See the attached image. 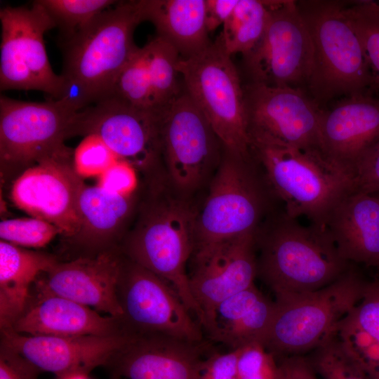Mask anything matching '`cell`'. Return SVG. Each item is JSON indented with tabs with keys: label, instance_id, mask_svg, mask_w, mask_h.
<instances>
[{
	"label": "cell",
	"instance_id": "38",
	"mask_svg": "<svg viewBox=\"0 0 379 379\" xmlns=\"http://www.w3.org/2000/svg\"><path fill=\"white\" fill-rule=\"evenodd\" d=\"M347 317L379 345V279L367 281L361 299Z\"/></svg>",
	"mask_w": 379,
	"mask_h": 379
},
{
	"label": "cell",
	"instance_id": "33",
	"mask_svg": "<svg viewBox=\"0 0 379 379\" xmlns=\"http://www.w3.org/2000/svg\"><path fill=\"white\" fill-rule=\"evenodd\" d=\"M322 379H371L336 333L305 355Z\"/></svg>",
	"mask_w": 379,
	"mask_h": 379
},
{
	"label": "cell",
	"instance_id": "36",
	"mask_svg": "<svg viewBox=\"0 0 379 379\" xmlns=\"http://www.w3.org/2000/svg\"><path fill=\"white\" fill-rule=\"evenodd\" d=\"M119 159L96 134L84 137L73 152V166L81 178L99 176Z\"/></svg>",
	"mask_w": 379,
	"mask_h": 379
},
{
	"label": "cell",
	"instance_id": "10",
	"mask_svg": "<svg viewBox=\"0 0 379 379\" xmlns=\"http://www.w3.org/2000/svg\"><path fill=\"white\" fill-rule=\"evenodd\" d=\"M79 111L65 99L27 102L0 98V163L4 175H20L68 148Z\"/></svg>",
	"mask_w": 379,
	"mask_h": 379
},
{
	"label": "cell",
	"instance_id": "3",
	"mask_svg": "<svg viewBox=\"0 0 379 379\" xmlns=\"http://www.w3.org/2000/svg\"><path fill=\"white\" fill-rule=\"evenodd\" d=\"M142 22L141 0L118 1L64 43L61 98L81 111L109 96L137 48L133 33Z\"/></svg>",
	"mask_w": 379,
	"mask_h": 379
},
{
	"label": "cell",
	"instance_id": "4",
	"mask_svg": "<svg viewBox=\"0 0 379 379\" xmlns=\"http://www.w3.org/2000/svg\"><path fill=\"white\" fill-rule=\"evenodd\" d=\"M249 137L251 154L286 213L326 226L335 207L352 192L350 178L320 154L260 135Z\"/></svg>",
	"mask_w": 379,
	"mask_h": 379
},
{
	"label": "cell",
	"instance_id": "1",
	"mask_svg": "<svg viewBox=\"0 0 379 379\" xmlns=\"http://www.w3.org/2000/svg\"><path fill=\"white\" fill-rule=\"evenodd\" d=\"M135 223L119 248L130 260L166 281L197 317L187 267L194 248L198 205L176 190L166 175L145 180Z\"/></svg>",
	"mask_w": 379,
	"mask_h": 379
},
{
	"label": "cell",
	"instance_id": "5",
	"mask_svg": "<svg viewBox=\"0 0 379 379\" xmlns=\"http://www.w3.org/2000/svg\"><path fill=\"white\" fill-rule=\"evenodd\" d=\"M198 206L194 248L255 232L279 201L259 164L225 149Z\"/></svg>",
	"mask_w": 379,
	"mask_h": 379
},
{
	"label": "cell",
	"instance_id": "18",
	"mask_svg": "<svg viewBox=\"0 0 379 379\" xmlns=\"http://www.w3.org/2000/svg\"><path fill=\"white\" fill-rule=\"evenodd\" d=\"M134 335L128 332L111 335H29L5 329L1 330V345L19 354L41 372L58 377L89 374L98 366H107Z\"/></svg>",
	"mask_w": 379,
	"mask_h": 379
},
{
	"label": "cell",
	"instance_id": "25",
	"mask_svg": "<svg viewBox=\"0 0 379 379\" xmlns=\"http://www.w3.org/2000/svg\"><path fill=\"white\" fill-rule=\"evenodd\" d=\"M276 310L255 285L218 305L202 324L209 338L237 350L253 343L262 344Z\"/></svg>",
	"mask_w": 379,
	"mask_h": 379
},
{
	"label": "cell",
	"instance_id": "23",
	"mask_svg": "<svg viewBox=\"0 0 379 379\" xmlns=\"http://www.w3.org/2000/svg\"><path fill=\"white\" fill-rule=\"evenodd\" d=\"M326 227L345 260L379 268V195L350 192L333 209Z\"/></svg>",
	"mask_w": 379,
	"mask_h": 379
},
{
	"label": "cell",
	"instance_id": "41",
	"mask_svg": "<svg viewBox=\"0 0 379 379\" xmlns=\"http://www.w3.org/2000/svg\"><path fill=\"white\" fill-rule=\"evenodd\" d=\"M238 354L239 349L204 354L199 367L198 379H239Z\"/></svg>",
	"mask_w": 379,
	"mask_h": 379
},
{
	"label": "cell",
	"instance_id": "46",
	"mask_svg": "<svg viewBox=\"0 0 379 379\" xmlns=\"http://www.w3.org/2000/svg\"><path fill=\"white\" fill-rule=\"evenodd\" d=\"M111 379H121L119 378H117V377H115V376H112V378Z\"/></svg>",
	"mask_w": 379,
	"mask_h": 379
},
{
	"label": "cell",
	"instance_id": "8",
	"mask_svg": "<svg viewBox=\"0 0 379 379\" xmlns=\"http://www.w3.org/2000/svg\"><path fill=\"white\" fill-rule=\"evenodd\" d=\"M183 88L207 119L225 149L251 155L244 86L232 56L217 39L201 53L180 58Z\"/></svg>",
	"mask_w": 379,
	"mask_h": 379
},
{
	"label": "cell",
	"instance_id": "35",
	"mask_svg": "<svg viewBox=\"0 0 379 379\" xmlns=\"http://www.w3.org/2000/svg\"><path fill=\"white\" fill-rule=\"evenodd\" d=\"M337 335L371 379H379V345L347 316L340 323Z\"/></svg>",
	"mask_w": 379,
	"mask_h": 379
},
{
	"label": "cell",
	"instance_id": "2",
	"mask_svg": "<svg viewBox=\"0 0 379 379\" xmlns=\"http://www.w3.org/2000/svg\"><path fill=\"white\" fill-rule=\"evenodd\" d=\"M255 238L257 277L275 301L324 288L352 265L339 253L326 226L302 225L283 207L266 217Z\"/></svg>",
	"mask_w": 379,
	"mask_h": 379
},
{
	"label": "cell",
	"instance_id": "15",
	"mask_svg": "<svg viewBox=\"0 0 379 379\" xmlns=\"http://www.w3.org/2000/svg\"><path fill=\"white\" fill-rule=\"evenodd\" d=\"M248 133L321 154L323 108L302 89L248 82L244 86ZM322 157V156H321Z\"/></svg>",
	"mask_w": 379,
	"mask_h": 379
},
{
	"label": "cell",
	"instance_id": "39",
	"mask_svg": "<svg viewBox=\"0 0 379 379\" xmlns=\"http://www.w3.org/2000/svg\"><path fill=\"white\" fill-rule=\"evenodd\" d=\"M352 182L354 192L379 195V138L357 161Z\"/></svg>",
	"mask_w": 379,
	"mask_h": 379
},
{
	"label": "cell",
	"instance_id": "43",
	"mask_svg": "<svg viewBox=\"0 0 379 379\" xmlns=\"http://www.w3.org/2000/svg\"><path fill=\"white\" fill-rule=\"evenodd\" d=\"M277 379H319L305 355H293L277 359Z\"/></svg>",
	"mask_w": 379,
	"mask_h": 379
},
{
	"label": "cell",
	"instance_id": "24",
	"mask_svg": "<svg viewBox=\"0 0 379 379\" xmlns=\"http://www.w3.org/2000/svg\"><path fill=\"white\" fill-rule=\"evenodd\" d=\"M139 201L136 192L119 195L85 185L79 199L80 229L72 242L85 250L86 255L119 247Z\"/></svg>",
	"mask_w": 379,
	"mask_h": 379
},
{
	"label": "cell",
	"instance_id": "16",
	"mask_svg": "<svg viewBox=\"0 0 379 379\" xmlns=\"http://www.w3.org/2000/svg\"><path fill=\"white\" fill-rule=\"evenodd\" d=\"M84 185L68 147L19 175L12 186L11 199L20 209L52 223L71 239L80 229L79 199Z\"/></svg>",
	"mask_w": 379,
	"mask_h": 379
},
{
	"label": "cell",
	"instance_id": "28",
	"mask_svg": "<svg viewBox=\"0 0 379 379\" xmlns=\"http://www.w3.org/2000/svg\"><path fill=\"white\" fill-rule=\"evenodd\" d=\"M270 15L267 1L238 0L218 36L226 52L246 55L260 40Z\"/></svg>",
	"mask_w": 379,
	"mask_h": 379
},
{
	"label": "cell",
	"instance_id": "22",
	"mask_svg": "<svg viewBox=\"0 0 379 379\" xmlns=\"http://www.w3.org/2000/svg\"><path fill=\"white\" fill-rule=\"evenodd\" d=\"M206 350L204 343L135 335L107 366L119 378L198 379Z\"/></svg>",
	"mask_w": 379,
	"mask_h": 379
},
{
	"label": "cell",
	"instance_id": "11",
	"mask_svg": "<svg viewBox=\"0 0 379 379\" xmlns=\"http://www.w3.org/2000/svg\"><path fill=\"white\" fill-rule=\"evenodd\" d=\"M0 21L1 91L34 90L60 99L63 79L51 66L44 39L55 25L44 8L38 0L28 6L4 7Z\"/></svg>",
	"mask_w": 379,
	"mask_h": 379
},
{
	"label": "cell",
	"instance_id": "20",
	"mask_svg": "<svg viewBox=\"0 0 379 379\" xmlns=\"http://www.w3.org/2000/svg\"><path fill=\"white\" fill-rule=\"evenodd\" d=\"M379 138V97L367 93L343 98L323 109L320 153L352 180L361 154Z\"/></svg>",
	"mask_w": 379,
	"mask_h": 379
},
{
	"label": "cell",
	"instance_id": "30",
	"mask_svg": "<svg viewBox=\"0 0 379 379\" xmlns=\"http://www.w3.org/2000/svg\"><path fill=\"white\" fill-rule=\"evenodd\" d=\"M66 43L116 4L112 0H38Z\"/></svg>",
	"mask_w": 379,
	"mask_h": 379
},
{
	"label": "cell",
	"instance_id": "26",
	"mask_svg": "<svg viewBox=\"0 0 379 379\" xmlns=\"http://www.w3.org/2000/svg\"><path fill=\"white\" fill-rule=\"evenodd\" d=\"M145 21L157 36L171 44L182 58L192 57L211 43L206 25V0H141Z\"/></svg>",
	"mask_w": 379,
	"mask_h": 379
},
{
	"label": "cell",
	"instance_id": "7",
	"mask_svg": "<svg viewBox=\"0 0 379 379\" xmlns=\"http://www.w3.org/2000/svg\"><path fill=\"white\" fill-rule=\"evenodd\" d=\"M366 283L352 264L324 288L274 300L275 313L262 345L277 359L310 352L336 333L361 299Z\"/></svg>",
	"mask_w": 379,
	"mask_h": 379
},
{
	"label": "cell",
	"instance_id": "6",
	"mask_svg": "<svg viewBox=\"0 0 379 379\" xmlns=\"http://www.w3.org/2000/svg\"><path fill=\"white\" fill-rule=\"evenodd\" d=\"M296 4L313 49L310 96L321 105L335 98L373 93L362 46L344 13L345 1L300 0Z\"/></svg>",
	"mask_w": 379,
	"mask_h": 379
},
{
	"label": "cell",
	"instance_id": "44",
	"mask_svg": "<svg viewBox=\"0 0 379 379\" xmlns=\"http://www.w3.org/2000/svg\"><path fill=\"white\" fill-rule=\"evenodd\" d=\"M237 2L238 0H206L205 18L208 33L223 25Z\"/></svg>",
	"mask_w": 379,
	"mask_h": 379
},
{
	"label": "cell",
	"instance_id": "17",
	"mask_svg": "<svg viewBox=\"0 0 379 379\" xmlns=\"http://www.w3.org/2000/svg\"><path fill=\"white\" fill-rule=\"evenodd\" d=\"M255 234L194 248L189 261L188 277L200 311L201 326L221 302L254 284L257 277Z\"/></svg>",
	"mask_w": 379,
	"mask_h": 379
},
{
	"label": "cell",
	"instance_id": "42",
	"mask_svg": "<svg viewBox=\"0 0 379 379\" xmlns=\"http://www.w3.org/2000/svg\"><path fill=\"white\" fill-rule=\"evenodd\" d=\"M41 372L19 354L1 345L0 379H37Z\"/></svg>",
	"mask_w": 379,
	"mask_h": 379
},
{
	"label": "cell",
	"instance_id": "45",
	"mask_svg": "<svg viewBox=\"0 0 379 379\" xmlns=\"http://www.w3.org/2000/svg\"><path fill=\"white\" fill-rule=\"evenodd\" d=\"M55 379H91L87 373H74L56 377Z\"/></svg>",
	"mask_w": 379,
	"mask_h": 379
},
{
	"label": "cell",
	"instance_id": "31",
	"mask_svg": "<svg viewBox=\"0 0 379 379\" xmlns=\"http://www.w3.org/2000/svg\"><path fill=\"white\" fill-rule=\"evenodd\" d=\"M109 96L117 97L135 107L157 109L145 46L136 48L118 75Z\"/></svg>",
	"mask_w": 379,
	"mask_h": 379
},
{
	"label": "cell",
	"instance_id": "37",
	"mask_svg": "<svg viewBox=\"0 0 379 379\" xmlns=\"http://www.w3.org/2000/svg\"><path fill=\"white\" fill-rule=\"evenodd\" d=\"M278 361L261 343H253L239 349V379H277Z\"/></svg>",
	"mask_w": 379,
	"mask_h": 379
},
{
	"label": "cell",
	"instance_id": "34",
	"mask_svg": "<svg viewBox=\"0 0 379 379\" xmlns=\"http://www.w3.org/2000/svg\"><path fill=\"white\" fill-rule=\"evenodd\" d=\"M58 234H61V232L56 226L34 217L8 219L0 222L1 239L20 247H44Z\"/></svg>",
	"mask_w": 379,
	"mask_h": 379
},
{
	"label": "cell",
	"instance_id": "21",
	"mask_svg": "<svg viewBox=\"0 0 379 379\" xmlns=\"http://www.w3.org/2000/svg\"><path fill=\"white\" fill-rule=\"evenodd\" d=\"M9 329L29 335H111L126 331L117 318L34 284L27 306Z\"/></svg>",
	"mask_w": 379,
	"mask_h": 379
},
{
	"label": "cell",
	"instance_id": "14",
	"mask_svg": "<svg viewBox=\"0 0 379 379\" xmlns=\"http://www.w3.org/2000/svg\"><path fill=\"white\" fill-rule=\"evenodd\" d=\"M270 15L262 36L243 55L250 81L269 86H307L313 49L296 1H267Z\"/></svg>",
	"mask_w": 379,
	"mask_h": 379
},
{
	"label": "cell",
	"instance_id": "9",
	"mask_svg": "<svg viewBox=\"0 0 379 379\" xmlns=\"http://www.w3.org/2000/svg\"><path fill=\"white\" fill-rule=\"evenodd\" d=\"M160 138L168 181L181 194L194 198L207 188L225 147L184 88L160 110Z\"/></svg>",
	"mask_w": 379,
	"mask_h": 379
},
{
	"label": "cell",
	"instance_id": "32",
	"mask_svg": "<svg viewBox=\"0 0 379 379\" xmlns=\"http://www.w3.org/2000/svg\"><path fill=\"white\" fill-rule=\"evenodd\" d=\"M344 13L362 46L372 93H379V11L370 1H359L345 3Z\"/></svg>",
	"mask_w": 379,
	"mask_h": 379
},
{
	"label": "cell",
	"instance_id": "13",
	"mask_svg": "<svg viewBox=\"0 0 379 379\" xmlns=\"http://www.w3.org/2000/svg\"><path fill=\"white\" fill-rule=\"evenodd\" d=\"M160 109H145L108 96L79 111L74 135L96 134L145 180L165 175Z\"/></svg>",
	"mask_w": 379,
	"mask_h": 379
},
{
	"label": "cell",
	"instance_id": "29",
	"mask_svg": "<svg viewBox=\"0 0 379 379\" xmlns=\"http://www.w3.org/2000/svg\"><path fill=\"white\" fill-rule=\"evenodd\" d=\"M154 106L160 109L168 105L182 91L178 81L180 55L164 39L154 36L145 45Z\"/></svg>",
	"mask_w": 379,
	"mask_h": 379
},
{
	"label": "cell",
	"instance_id": "12",
	"mask_svg": "<svg viewBox=\"0 0 379 379\" xmlns=\"http://www.w3.org/2000/svg\"><path fill=\"white\" fill-rule=\"evenodd\" d=\"M124 329L137 335H162L203 343V329L173 288L124 255L117 286Z\"/></svg>",
	"mask_w": 379,
	"mask_h": 379
},
{
	"label": "cell",
	"instance_id": "27",
	"mask_svg": "<svg viewBox=\"0 0 379 379\" xmlns=\"http://www.w3.org/2000/svg\"><path fill=\"white\" fill-rule=\"evenodd\" d=\"M58 260L52 255L0 241V328L9 329L24 312L31 289Z\"/></svg>",
	"mask_w": 379,
	"mask_h": 379
},
{
	"label": "cell",
	"instance_id": "40",
	"mask_svg": "<svg viewBox=\"0 0 379 379\" xmlns=\"http://www.w3.org/2000/svg\"><path fill=\"white\" fill-rule=\"evenodd\" d=\"M137 173L129 164L119 159L98 176V186L116 194H133L139 186Z\"/></svg>",
	"mask_w": 379,
	"mask_h": 379
},
{
	"label": "cell",
	"instance_id": "19",
	"mask_svg": "<svg viewBox=\"0 0 379 379\" xmlns=\"http://www.w3.org/2000/svg\"><path fill=\"white\" fill-rule=\"evenodd\" d=\"M124 262L119 247L58 261L36 281L56 295L121 319L117 286Z\"/></svg>",
	"mask_w": 379,
	"mask_h": 379
}]
</instances>
